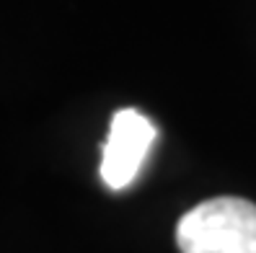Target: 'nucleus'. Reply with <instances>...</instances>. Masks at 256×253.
Listing matches in <instances>:
<instances>
[{
	"label": "nucleus",
	"mask_w": 256,
	"mask_h": 253,
	"mask_svg": "<svg viewBox=\"0 0 256 253\" xmlns=\"http://www.w3.org/2000/svg\"><path fill=\"white\" fill-rule=\"evenodd\" d=\"M176 243L182 253H256V204L207 199L178 220Z\"/></svg>",
	"instance_id": "nucleus-1"
},
{
	"label": "nucleus",
	"mask_w": 256,
	"mask_h": 253,
	"mask_svg": "<svg viewBox=\"0 0 256 253\" xmlns=\"http://www.w3.org/2000/svg\"><path fill=\"white\" fill-rule=\"evenodd\" d=\"M158 129L134 109H119L112 116L109 137L101 147V178L112 191L132 186L156 142Z\"/></svg>",
	"instance_id": "nucleus-2"
}]
</instances>
